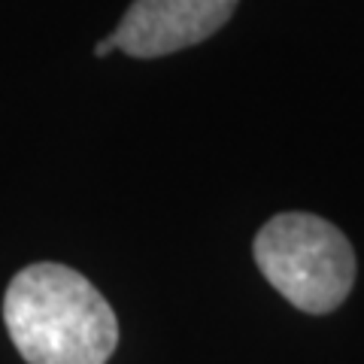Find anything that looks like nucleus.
Returning a JSON list of instances; mask_svg holds the SVG:
<instances>
[{
  "mask_svg": "<svg viewBox=\"0 0 364 364\" xmlns=\"http://www.w3.org/2000/svg\"><path fill=\"white\" fill-rule=\"evenodd\" d=\"M9 340L28 364H107L119 322L107 298L64 264L18 270L4 298Z\"/></svg>",
  "mask_w": 364,
  "mask_h": 364,
  "instance_id": "obj_1",
  "label": "nucleus"
},
{
  "mask_svg": "<svg viewBox=\"0 0 364 364\" xmlns=\"http://www.w3.org/2000/svg\"><path fill=\"white\" fill-rule=\"evenodd\" d=\"M264 279L304 313H331L355 282V252L340 228L310 213H282L255 237Z\"/></svg>",
  "mask_w": 364,
  "mask_h": 364,
  "instance_id": "obj_2",
  "label": "nucleus"
},
{
  "mask_svg": "<svg viewBox=\"0 0 364 364\" xmlns=\"http://www.w3.org/2000/svg\"><path fill=\"white\" fill-rule=\"evenodd\" d=\"M234 9L237 0H134L112 33L131 58H161L213 37Z\"/></svg>",
  "mask_w": 364,
  "mask_h": 364,
  "instance_id": "obj_3",
  "label": "nucleus"
},
{
  "mask_svg": "<svg viewBox=\"0 0 364 364\" xmlns=\"http://www.w3.org/2000/svg\"><path fill=\"white\" fill-rule=\"evenodd\" d=\"M112 49H119V40H116V33H109L107 40H100V43H97V49H95V55H97V58H107V55H109Z\"/></svg>",
  "mask_w": 364,
  "mask_h": 364,
  "instance_id": "obj_4",
  "label": "nucleus"
}]
</instances>
